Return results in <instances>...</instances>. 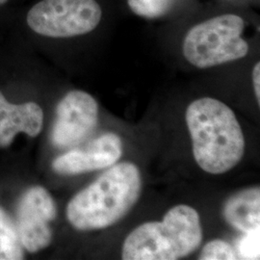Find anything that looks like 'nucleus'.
I'll use <instances>...</instances> for the list:
<instances>
[{
	"label": "nucleus",
	"mask_w": 260,
	"mask_h": 260,
	"mask_svg": "<svg viewBox=\"0 0 260 260\" xmlns=\"http://www.w3.org/2000/svg\"><path fill=\"white\" fill-rule=\"evenodd\" d=\"M225 222L242 233L259 230V187L248 188L232 196L223 205Z\"/></svg>",
	"instance_id": "10"
},
{
	"label": "nucleus",
	"mask_w": 260,
	"mask_h": 260,
	"mask_svg": "<svg viewBox=\"0 0 260 260\" xmlns=\"http://www.w3.org/2000/svg\"><path fill=\"white\" fill-rule=\"evenodd\" d=\"M7 1H8V0H0V5H3V4H5Z\"/></svg>",
	"instance_id": "16"
},
{
	"label": "nucleus",
	"mask_w": 260,
	"mask_h": 260,
	"mask_svg": "<svg viewBox=\"0 0 260 260\" xmlns=\"http://www.w3.org/2000/svg\"><path fill=\"white\" fill-rule=\"evenodd\" d=\"M102 18L95 0H42L29 10L26 22L41 36L71 38L92 32Z\"/></svg>",
	"instance_id": "5"
},
{
	"label": "nucleus",
	"mask_w": 260,
	"mask_h": 260,
	"mask_svg": "<svg viewBox=\"0 0 260 260\" xmlns=\"http://www.w3.org/2000/svg\"><path fill=\"white\" fill-rule=\"evenodd\" d=\"M238 254L233 246L228 242L216 239L208 242L200 254L201 260L238 259Z\"/></svg>",
	"instance_id": "13"
},
{
	"label": "nucleus",
	"mask_w": 260,
	"mask_h": 260,
	"mask_svg": "<svg viewBox=\"0 0 260 260\" xmlns=\"http://www.w3.org/2000/svg\"><path fill=\"white\" fill-rule=\"evenodd\" d=\"M252 82H253L255 98L258 105H260V63H256L253 68Z\"/></svg>",
	"instance_id": "15"
},
{
	"label": "nucleus",
	"mask_w": 260,
	"mask_h": 260,
	"mask_svg": "<svg viewBox=\"0 0 260 260\" xmlns=\"http://www.w3.org/2000/svg\"><path fill=\"white\" fill-rule=\"evenodd\" d=\"M24 259V249L16 223L0 207V260Z\"/></svg>",
	"instance_id": "11"
},
{
	"label": "nucleus",
	"mask_w": 260,
	"mask_h": 260,
	"mask_svg": "<svg viewBox=\"0 0 260 260\" xmlns=\"http://www.w3.org/2000/svg\"><path fill=\"white\" fill-rule=\"evenodd\" d=\"M244 28V19L233 14L197 24L183 42L186 60L199 69H207L244 58L249 52V44L242 37Z\"/></svg>",
	"instance_id": "4"
},
{
	"label": "nucleus",
	"mask_w": 260,
	"mask_h": 260,
	"mask_svg": "<svg viewBox=\"0 0 260 260\" xmlns=\"http://www.w3.org/2000/svg\"><path fill=\"white\" fill-rule=\"evenodd\" d=\"M98 117L99 105L90 93L80 90L69 92L56 108L52 144L58 148L78 144L94 128Z\"/></svg>",
	"instance_id": "7"
},
{
	"label": "nucleus",
	"mask_w": 260,
	"mask_h": 260,
	"mask_svg": "<svg viewBox=\"0 0 260 260\" xmlns=\"http://www.w3.org/2000/svg\"><path fill=\"white\" fill-rule=\"evenodd\" d=\"M186 122L193 144V154L205 172L221 175L235 167L244 155L245 140L233 110L212 98L191 103Z\"/></svg>",
	"instance_id": "1"
},
{
	"label": "nucleus",
	"mask_w": 260,
	"mask_h": 260,
	"mask_svg": "<svg viewBox=\"0 0 260 260\" xmlns=\"http://www.w3.org/2000/svg\"><path fill=\"white\" fill-rule=\"evenodd\" d=\"M238 251L242 258L255 259L259 256V230L245 233L238 243Z\"/></svg>",
	"instance_id": "14"
},
{
	"label": "nucleus",
	"mask_w": 260,
	"mask_h": 260,
	"mask_svg": "<svg viewBox=\"0 0 260 260\" xmlns=\"http://www.w3.org/2000/svg\"><path fill=\"white\" fill-rule=\"evenodd\" d=\"M121 154V138L115 133H106L84 149H73L56 158L52 169L60 175H79L111 167Z\"/></svg>",
	"instance_id": "8"
},
{
	"label": "nucleus",
	"mask_w": 260,
	"mask_h": 260,
	"mask_svg": "<svg viewBox=\"0 0 260 260\" xmlns=\"http://www.w3.org/2000/svg\"><path fill=\"white\" fill-rule=\"evenodd\" d=\"M203 241L200 215L193 207L178 205L171 208L162 222L136 228L125 238L124 260H177L195 251Z\"/></svg>",
	"instance_id": "3"
},
{
	"label": "nucleus",
	"mask_w": 260,
	"mask_h": 260,
	"mask_svg": "<svg viewBox=\"0 0 260 260\" xmlns=\"http://www.w3.org/2000/svg\"><path fill=\"white\" fill-rule=\"evenodd\" d=\"M174 0H127L130 10L145 19H158L172 8Z\"/></svg>",
	"instance_id": "12"
},
{
	"label": "nucleus",
	"mask_w": 260,
	"mask_h": 260,
	"mask_svg": "<svg viewBox=\"0 0 260 260\" xmlns=\"http://www.w3.org/2000/svg\"><path fill=\"white\" fill-rule=\"evenodd\" d=\"M44 126V112L33 102L11 103L0 91V148H7L19 133L37 137Z\"/></svg>",
	"instance_id": "9"
},
{
	"label": "nucleus",
	"mask_w": 260,
	"mask_h": 260,
	"mask_svg": "<svg viewBox=\"0 0 260 260\" xmlns=\"http://www.w3.org/2000/svg\"><path fill=\"white\" fill-rule=\"evenodd\" d=\"M57 215L55 202L46 188L33 186L19 200L17 208V229L23 249L35 253L47 248L52 241L50 223Z\"/></svg>",
	"instance_id": "6"
},
{
	"label": "nucleus",
	"mask_w": 260,
	"mask_h": 260,
	"mask_svg": "<svg viewBox=\"0 0 260 260\" xmlns=\"http://www.w3.org/2000/svg\"><path fill=\"white\" fill-rule=\"evenodd\" d=\"M141 191L138 167L130 162L116 164L70 201L68 221L80 232L111 226L136 205Z\"/></svg>",
	"instance_id": "2"
}]
</instances>
